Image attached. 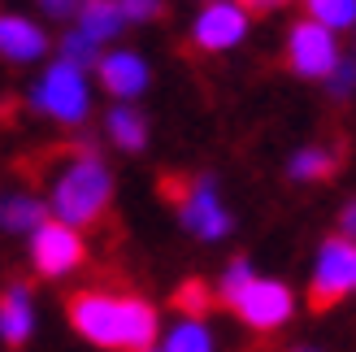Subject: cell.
Returning a JSON list of instances; mask_svg holds the SVG:
<instances>
[{
    "instance_id": "6da1fadb",
    "label": "cell",
    "mask_w": 356,
    "mask_h": 352,
    "mask_svg": "<svg viewBox=\"0 0 356 352\" xmlns=\"http://www.w3.org/2000/svg\"><path fill=\"white\" fill-rule=\"evenodd\" d=\"M65 313L83 339L109 352H148L156 339V313L139 296H109L87 287L65 301Z\"/></svg>"
},
{
    "instance_id": "7a4b0ae2",
    "label": "cell",
    "mask_w": 356,
    "mask_h": 352,
    "mask_svg": "<svg viewBox=\"0 0 356 352\" xmlns=\"http://www.w3.org/2000/svg\"><path fill=\"white\" fill-rule=\"evenodd\" d=\"M109 196H113L109 170L87 148L70 157L65 170L57 174V183H52V209H57V222H65V226H92L104 214Z\"/></svg>"
},
{
    "instance_id": "3957f363",
    "label": "cell",
    "mask_w": 356,
    "mask_h": 352,
    "mask_svg": "<svg viewBox=\"0 0 356 352\" xmlns=\"http://www.w3.org/2000/svg\"><path fill=\"white\" fill-rule=\"evenodd\" d=\"M161 196L170 205H178V214H183V222L191 226L200 239H222L230 231V218L226 209L218 205V191H213L209 179H161Z\"/></svg>"
},
{
    "instance_id": "277c9868",
    "label": "cell",
    "mask_w": 356,
    "mask_h": 352,
    "mask_svg": "<svg viewBox=\"0 0 356 352\" xmlns=\"http://www.w3.org/2000/svg\"><path fill=\"white\" fill-rule=\"evenodd\" d=\"M352 287H356V243L334 235V239L322 243V257H317L313 287H309V309L326 313L330 305H339Z\"/></svg>"
},
{
    "instance_id": "5b68a950",
    "label": "cell",
    "mask_w": 356,
    "mask_h": 352,
    "mask_svg": "<svg viewBox=\"0 0 356 352\" xmlns=\"http://www.w3.org/2000/svg\"><path fill=\"white\" fill-rule=\"evenodd\" d=\"M230 309L239 313V318L248 326H257V330H274L291 318V291L282 287V283H270V278H248L243 291L230 296Z\"/></svg>"
},
{
    "instance_id": "8992f818",
    "label": "cell",
    "mask_w": 356,
    "mask_h": 352,
    "mask_svg": "<svg viewBox=\"0 0 356 352\" xmlns=\"http://www.w3.org/2000/svg\"><path fill=\"white\" fill-rule=\"evenodd\" d=\"M287 61L296 74L305 79H330L334 65H339V48H334V35L317 22H296L291 26V40H287Z\"/></svg>"
},
{
    "instance_id": "52a82bcc",
    "label": "cell",
    "mask_w": 356,
    "mask_h": 352,
    "mask_svg": "<svg viewBox=\"0 0 356 352\" xmlns=\"http://www.w3.org/2000/svg\"><path fill=\"white\" fill-rule=\"evenodd\" d=\"M35 104L44 113H52L57 122H83L87 118V83L74 65H52L44 83L35 87Z\"/></svg>"
},
{
    "instance_id": "ba28073f",
    "label": "cell",
    "mask_w": 356,
    "mask_h": 352,
    "mask_svg": "<svg viewBox=\"0 0 356 352\" xmlns=\"http://www.w3.org/2000/svg\"><path fill=\"white\" fill-rule=\"evenodd\" d=\"M31 253H35V270L48 274V278H57L65 270L83 266V257H87L79 231H74V226H65V222H44L40 231H35V248Z\"/></svg>"
},
{
    "instance_id": "9c48e42d",
    "label": "cell",
    "mask_w": 356,
    "mask_h": 352,
    "mask_svg": "<svg viewBox=\"0 0 356 352\" xmlns=\"http://www.w3.org/2000/svg\"><path fill=\"white\" fill-rule=\"evenodd\" d=\"M248 35V9L239 0H213V5L195 17V48H230Z\"/></svg>"
},
{
    "instance_id": "30bf717a",
    "label": "cell",
    "mask_w": 356,
    "mask_h": 352,
    "mask_svg": "<svg viewBox=\"0 0 356 352\" xmlns=\"http://www.w3.org/2000/svg\"><path fill=\"white\" fill-rule=\"evenodd\" d=\"M100 79H104V87H109L113 96L131 100V96L144 92V83H148V65L139 61L135 52H113V57H104V61H100Z\"/></svg>"
},
{
    "instance_id": "8fae6325",
    "label": "cell",
    "mask_w": 356,
    "mask_h": 352,
    "mask_svg": "<svg viewBox=\"0 0 356 352\" xmlns=\"http://www.w3.org/2000/svg\"><path fill=\"white\" fill-rule=\"evenodd\" d=\"M44 48H48V40L26 22V17H13V13L0 17V57H9V61H35Z\"/></svg>"
},
{
    "instance_id": "7c38bea8",
    "label": "cell",
    "mask_w": 356,
    "mask_h": 352,
    "mask_svg": "<svg viewBox=\"0 0 356 352\" xmlns=\"http://www.w3.org/2000/svg\"><path fill=\"white\" fill-rule=\"evenodd\" d=\"M31 326H35V318H31L26 287H9L5 296H0V335H5L9 348H22L26 335H31Z\"/></svg>"
},
{
    "instance_id": "4fadbf2b",
    "label": "cell",
    "mask_w": 356,
    "mask_h": 352,
    "mask_svg": "<svg viewBox=\"0 0 356 352\" xmlns=\"http://www.w3.org/2000/svg\"><path fill=\"white\" fill-rule=\"evenodd\" d=\"M118 26H122V9H118V0H87L83 13H79V31H83L92 44H100V40H109V35H118Z\"/></svg>"
},
{
    "instance_id": "5bb4252c",
    "label": "cell",
    "mask_w": 356,
    "mask_h": 352,
    "mask_svg": "<svg viewBox=\"0 0 356 352\" xmlns=\"http://www.w3.org/2000/svg\"><path fill=\"white\" fill-rule=\"evenodd\" d=\"M305 5H309V22L326 26L330 35L356 26V0H305Z\"/></svg>"
},
{
    "instance_id": "9a60e30c",
    "label": "cell",
    "mask_w": 356,
    "mask_h": 352,
    "mask_svg": "<svg viewBox=\"0 0 356 352\" xmlns=\"http://www.w3.org/2000/svg\"><path fill=\"white\" fill-rule=\"evenodd\" d=\"M218 305V296L209 291V283H200V278H187L183 287L174 291V309L183 313L187 322H200V318H209V309Z\"/></svg>"
},
{
    "instance_id": "2e32d148",
    "label": "cell",
    "mask_w": 356,
    "mask_h": 352,
    "mask_svg": "<svg viewBox=\"0 0 356 352\" xmlns=\"http://www.w3.org/2000/svg\"><path fill=\"white\" fill-rule=\"evenodd\" d=\"M0 226H9V231H40L44 226V205L31 200V196H13L0 205Z\"/></svg>"
},
{
    "instance_id": "e0dca14e",
    "label": "cell",
    "mask_w": 356,
    "mask_h": 352,
    "mask_svg": "<svg viewBox=\"0 0 356 352\" xmlns=\"http://www.w3.org/2000/svg\"><path fill=\"white\" fill-rule=\"evenodd\" d=\"M109 135L118 148H144V118L122 104V109L109 113Z\"/></svg>"
},
{
    "instance_id": "ac0fdd59",
    "label": "cell",
    "mask_w": 356,
    "mask_h": 352,
    "mask_svg": "<svg viewBox=\"0 0 356 352\" xmlns=\"http://www.w3.org/2000/svg\"><path fill=\"white\" fill-rule=\"evenodd\" d=\"M334 166H339V157H334V152L305 148V152H296V161H291V179H330Z\"/></svg>"
},
{
    "instance_id": "d6986e66",
    "label": "cell",
    "mask_w": 356,
    "mask_h": 352,
    "mask_svg": "<svg viewBox=\"0 0 356 352\" xmlns=\"http://www.w3.org/2000/svg\"><path fill=\"white\" fill-rule=\"evenodd\" d=\"M165 352H213V339H209V330L200 322H187V326H178L170 335Z\"/></svg>"
},
{
    "instance_id": "ffe728a7",
    "label": "cell",
    "mask_w": 356,
    "mask_h": 352,
    "mask_svg": "<svg viewBox=\"0 0 356 352\" xmlns=\"http://www.w3.org/2000/svg\"><path fill=\"white\" fill-rule=\"evenodd\" d=\"M65 61L74 65V70H79V65H92V61H96V44L87 40L83 31H70V35H65Z\"/></svg>"
},
{
    "instance_id": "44dd1931",
    "label": "cell",
    "mask_w": 356,
    "mask_h": 352,
    "mask_svg": "<svg viewBox=\"0 0 356 352\" xmlns=\"http://www.w3.org/2000/svg\"><path fill=\"white\" fill-rule=\"evenodd\" d=\"M122 17H156L161 13V0H118Z\"/></svg>"
},
{
    "instance_id": "7402d4cb",
    "label": "cell",
    "mask_w": 356,
    "mask_h": 352,
    "mask_svg": "<svg viewBox=\"0 0 356 352\" xmlns=\"http://www.w3.org/2000/svg\"><path fill=\"white\" fill-rule=\"evenodd\" d=\"M330 87L339 96H348L352 87H356V65H334V74H330Z\"/></svg>"
},
{
    "instance_id": "603a6c76",
    "label": "cell",
    "mask_w": 356,
    "mask_h": 352,
    "mask_svg": "<svg viewBox=\"0 0 356 352\" xmlns=\"http://www.w3.org/2000/svg\"><path fill=\"white\" fill-rule=\"evenodd\" d=\"M343 239H356V200L343 209Z\"/></svg>"
},
{
    "instance_id": "cb8c5ba5",
    "label": "cell",
    "mask_w": 356,
    "mask_h": 352,
    "mask_svg": "<svg viewBox=\"0 0 356 352\" xmlns=\"http://www.w3.org/2000/svg\"><path fill=\"white\" fill-rule=\"evenodd\" d=\"M44 9H48V13H57V17H65L70 9H74V0H44Z\"/></svg>"
},
{
    "instance_id": "d4e9b609",
    "label": "cell",
    "mask_w": 356,
    "mask_h": 352,
    "mask_svg": "<svg viewBox=\"0 0 356 352\" xmlns=\"http://www.w3.org/2000/svg\"><path fill=\"white\" fill-rule=\"evenodd\" d=\"M270 5H282V0H243V9H270Z\"/></svg>"
},
{
    "instance_id": "484cf974",
    "label": "cell",
    "mask_w": 356,
    "mask_h": 352,
    "mask_svg": "<svg viewBox=\"0 0 356 352\" xmlns=\"http://www.w3.org/2000/svg\"><path fill=\"white\" fill-rule=\"evenodd\" d=\"M291 352H313V348H291Z\"/></svg>"
}]
</instances>
